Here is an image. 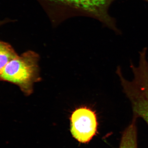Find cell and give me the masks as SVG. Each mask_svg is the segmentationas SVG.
Instances as JSON below:
<instances>
[{"label": "cell", "instance_id": "6da1fadb", "mask_svg": "<svg viewBox=\"0 0 148 148\" xmlns=\"http://www.w3.org/2000/svg\"><path fill=\"white\" fill-rule=\"evenodd\" d=\"M49 11L52 18H66L71 15L90 16L106 27L120 33L116 21L109 13V8L115 0H39Z\"/></svg>", "mask_w": 148, "mask_h": 148}, {"label": "cell", "instance_id": "7a4b0ae2", "mask_svg": "<svg viewBox=\"0 0 148 148\" xmlns=\"http://www.w3.org/2000/svg\"><path fill=\"white\" fill-rule=\"evenodd\" d=\"M39 60V56L32 51L18 56L0 72V81L16 85L25 95H31L34 84L41 79Z\"/></svg>", "mask_w": 148, "mask_h": 148}, {"label": "cell", "instance_id": "3957f363", "mask_svg": "<svg viewBox=\"0 0 148 148\" xmlns=\"http://www.w3.org/2000/svg\"><path fill=\"white\" fill-rule=\"evenodd\" d=\"M70 121L72 135L80 143H88L96 134L98 121L95 112L92 109L86 107L76 109Z\"/></svg>", "mask_w": 148, "mask_h": 148}, {"label": "cell", "instance_id": "277c9868", "mask_svg": "<svg viewBox=\"0 0 148 148\" xmlns=\"http://www.w3.org/2000/svg\"><path fill=\"white\" fill-rule=\"evenodd\" d=\"M137 119L133 117L131 123L123 131L119 148H138Z\"/></svg>", "mask_w": 148, "mask_h": 148}, {"label": "cell", "instance_id": "5b68a950", "mask_svg": "<svg viewBox=\"0 0 148 148\" xmlns=\"http://www.w3.org/2000/svg\"><path fill=\"white\" fill-rule=\"evenodd\" d=\"M18 54L8 43L0 40V72Z\"/></svg>", "mask_w": 148, "mask_h": 148}, {"label": "cell", "instance_id": "8992f818", "mask_svg": "<svg viewBox=\"0 0 148 148\" xmlns=\"http://www.w3.org/2000/svg\"><path fill=\"white\" fill-rule=\"evenodd\" d=\"M144 1H147L148 2V0H144Z\"/></svg>", "mask_w": 148, "mask_h": 148}]
</instances>
